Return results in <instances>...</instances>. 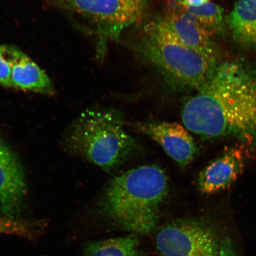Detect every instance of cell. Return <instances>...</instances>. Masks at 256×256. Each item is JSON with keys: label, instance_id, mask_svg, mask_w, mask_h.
I'll list each match as a JSON object with an SVG mask.
<instances>
[{"label": "cell", "instance_id": "obj_1", "mask_svg": "<svg viewBox=\"0 0 256 256\" xmlns=\"http://www.w3.org/2000/svg\"><path fill=\"white\" fill-rule=\"evenodd\" d=\"M188 130L203 138L236 137L256 145V66L217 64L182 112Z\"/></svg>", "mask_w": 256, "mask_h": 256}, {"label": "cell", "instance_id": "obj_2", "mask_svg": "<svg viewBox=\"0 0 256 256\" xmlns=\"http://www.w3.org/2000/svg\"><path fill=\"white\" fill-rule=\"evenodd\" d=\"M168 193L167 175L156 165L130 170L110 181L98 204V212L136 234L152 232Z\"/></svg>", "mask_w": 256, "mask_h": 256}, {"label": "cell", "instance_id": "obj_3", "mask_svg": "<svg viewBox=\"0 0 256 256\" xmlns=\"http://www.w3.org/2000/svg\"><path fill=\"white\" fill-rule=\"evenodd\" d=\"M72 152L106 171L119 167L136 152V140L124 126L120 112L108 108L86 110L67 138Z\"/></svg>", "mask_w": 256, "mask_h": 256}, {"label": "cell", "instance_id": "obj_4", "mask_svg": "<svg viewBox=\"0 0 256 256\" xmlns=\"http://www.w3.org/2000/svg\"><path fill=\"white\" fill-rule=\"evenodd\" d=\"M139 49L176 87L197 90L209 78L216 60L184 46L162 20L146 25Z\"/></svg>", "mask_w": 256, "mask_h": 256}, {"label": "cell", "instance_id": "obj_5", "mask_svg": "<svg viewBox=\"0 0 256 256\" xmlns=\"http://www.w3.org/2000/svg\"><path fill=\"white\" fill-rule=\"evenodd\" d=\"M156 242L163 256H238L228 236L200 219H179L166 224L159 230Z\"/></svg>", "mask_w": 256, "mask_h": 256}, {"label": "cell", "instance_id": "obj_6", "mask_svg": "<svg viewBox=\"0 0 256 256\" xmlns=\"http://www.w3.org/2000/svg\"><path fill=\"white\" fill-rule=\"evenodd\" d=\"M54 4L82 16L102 34L117 38L122 30L142 17V0H51Z\"/></svg>", "mask_w": 256, "mask_h": 256}, {"label": "cell", "instance_id": "obj_7", "mask_svg": "<svg viewBox=\"0 0 256 256\" xmlns=\"http://www.w3.org/2000/svg\"><path fill=\"white\" fill-rule=\"evenodd\" d=\"M135 128L158 142L182 167H186L194 161L198 152L196 144L181 124L164 122H142L136 123Z\"/></svg>", "mask_w": 256, "mask_h": 256}, {"label": "cell", "instance_id": "obj_8", "mask_svg": "<svg viewBox=\"0 0 256 256\" xmlns=\"http://www.w3.org/2000/svg\"><path fill=\"white\" fill-rule=\"evenodd\" d=\"M246 154L242 146L228 147L200 172L197 179L198 190L206 194L228 190L242 174Z\"/></svg>", "mask_w": 256, "mask_h": 256}, {"label": "cell", "instance_id": "obj_9", "mask_svg": "<svg viewBox=\"0 0 256 256\" xmlns=\"http://www.w3.org/2000/svg\"><path fill=\"white\" fill-rule=\"evenodd\" d=\"M26 191L23 168L14 152L0 138V212L16 218Z\"/></svg>", "mask_w": 256, "mask_h": 256}, {"label": "cell", "instance_id": "obj_10", "mask_svg": "<svg viewBox=\"0 0 256 256\" xmlns=\"http://www.w3.org/2000/svg\"><path fill=\"white\" fill-rule=\"evenodd\" d=\"M162 20L184 46L216 60V47L210 35L184 6L169 0Z\"/></svg>", "mask_w": 256, "mask_h": 256}, {"label": "cell", "instance_id": "obj_11", "mask_svg": "<svg viewBox=\"0 0 256 256\" xmlns=\"http://www.w3.org/2000/svg\"><path fill=\"white\" fill-rule=\"evenodd\" d=\"M12 88L40 94H52V82L46 72L18 48L8 46Z\"/></svg>", "mask_w": 256, "mask_h": 256}, {"label": "cell", "instance_id": "obj_12", "mask_svg": "<svg viewBox=\"0 0 256 256\" xmlns=\"http://www.w3.org/2000/svg\"><path fill=\"white\" fill-rule=\"evenodd\" d=\"M226 19L236 43L256 49V0H238Z\"/></svg>", "mask_w": 256, "mask_h": 256}, {"label": "cell", "instance_id": "obj_13", "mask_svg": "<svg viewBox=\"0 0 256 256\" xmlns=\"http://www.w3.org/2000/svg\"><path fill=\"white\" fill-rule=\"evenodd\" d=\"M84 256H140V240L136 234L86 243Z\"/></svg>", "mask_w": 256, "mask_h": 256}, {"label": "cell", "instance_id": "obj_14", "mask_svg": "<svg viewBox=\"0 0 256 256\" xmlns=\"http://www.w3.org/2000/svg\"><path fill=\"white\" fill-rule=\"evenodd\" d=\"M185 8L210 36L223 31L224 10L219 5L209 2L198 7Z\"/></svg>", "mask_w": 256, "mask_h": 256}, {"label": "cell", "instance_id": "obj_15", "mask_svg": "<svg viewBox=\"0 0 256 256\" xmlns=\"http://www.w3.org/2000/svg\"><path fill=\"white\" fill-rule=\"evenodd\" d=\"M40 226L38 224L21 222L18 220L0 217V234H9L34 238L39 234Z\"/></svg>", "mask_w": 256, "mask_h": 256}, {"label": "cell", "instance_id": "obj_16", "mask_svg": "<svg viewBox=\"0 0 256 256\" xmlns=\"http://www.w3.org/2000/svg\"><path fill=\"white\" fill-rule=\"evenodd\" d=\"M12 62L8 46H0V85L12 88Z\"/></svg>", "mask_w": 256, "mask_h": 256}, {"label": "cell", "instance_id": "obj_17", "mask_svg": "<svg viewBox=\"0 0 256 256\" xmlns=\"http://www.w3.org/2000/svg\"><path fill=\"white\" fill-rule=\"evenodd\" d=\"M178 4L184 6V8L198 7L207 2H209L210 0H174Z\"/></svg>", "mask_w": 256, "mask_h": 256}]
</instances>
